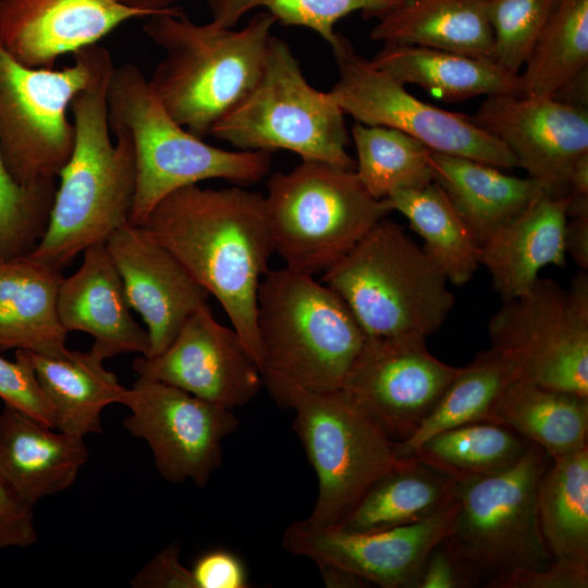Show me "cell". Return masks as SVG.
<instances>
[{"label":"cell","instance_id":"b9f144b4","mask_svg":"<svg viewBox=\"0 0 588 588\" xmlns=\"http://www.w3.org/2000/svg\"><path fill=\"white\" fill-rule=\"evenodd\" d=\"M588 569L561 560L544 568H522L493 579L487 588H587Z\"/></svg>","mask_w":588,"mask_h":588},{"label":"cell","instance_id":"ba28073f","mask_svg":"<svg viewBox=\"0 0 588 588\" xmlns=\"http://www.w3.org/2000/svg\"><path fill=\"white\" fill-rule=\"evenodd\" d=\"M265 204L274 252L286 268L314 277L392 211L385 199L368 193L355 170L315 160L273 173Z\"/></svg>","mask_w":588,"mask_h":588},{"label":"cell","instance_id":"52a82bcc","mask_svg":"<svg viewBox=\"0 0 588 588\" xmlns=\"http://www.w3.org/2000/svg\"><path fill=\"white\" fill-rule=\"evenodd\" d=\"M550 456L530 442L500 473L455 481L456 510L443 539L469 587L553 562L540 526L537 487Z\"/></svg>","mask_w":588,"mask_h":588},{"label":"cell","instance_id":"d4e9b609","mask_svg":"<svg viewBox=\"0 0 588 588\" xmlns=\"http://www.w3.org/2000/svg\"><path fill=\"white\" fill-rule=\"evenodd\" d=\"M488 5L489 0H395L376 19L370 39L493 60Z\"/></svg>","mask_w":588,"mask_h":588},{"label":"cell","instance_id":"2e32d148","mask_svg":"<svg viewBox=\"0 0 588 588\" xmlns=\"http://www.w3.org/2000/svg\"><path fill=\"white\" fill-rule=\"evenodd\" d=\"M474 121L500 139L517 167L553 196H567L577 161L588 155V110L554 97L487 96Z\"/></svg>","mask_w":588,"mask_h":588},{"label":"cell","instance_id":"681fc988","mask_svg":"<svg viewBox=\"0 0 588 588\" xmlns=\"http://www.w3.org/2000/svg\"><path fill=\"white\" fill-rule=\"evenodd\" d=\"M120 3L150 13L151 15L173 8L179 0H117Z\"/></svg>","mask_w":588,"mask_h":588},{"label":"cell","instance_id":"44dd1931","mask_svg":"<svg viewBox=\"0 0 588 588\" xmlns=\"http://www.w3.org/2000/svg\"><path fill=\"white\" fill-rule=\"evenodd\" d=\"M83 255L81 267L63 277L58 290L57 310L62 327L68 333L91 335V350L103 359L125 353L148 355V332L131 314L122 279L106 244L94 245Z\"/></svg>","mask_w":588,"mask_h":588},{"label":"cell","instance_id":"7bdbcfd3","mask_svg":"<svg viewBox=\"0 0 588 588\" xmlns=\"http://www.w3.org/2000/svg\"><path fill=\"white\" fill-rule=\"evenodd\" d=\"M191 572L195 588L249 587L244 564L224 549H213L198 556Z\"/></svg>","mask_w":588,"mask_h":588},{"label":"cell","instance_id":"e0dca14e","mask_svg":"<svg viewBox=\"0 0 588 588\" xmlns=\"http://www.w3.org/2000/svg\"><path fill=\"white\" fill-rule=\"evenodd\" d=\"M132 368L137 376L231 411L250 402L264 385L261 370L240 334L219 323L208 304L191 315L162 353L140 355Z\"/></svg>","mask_w":588,"mask_h":588},{"label":"cell","instance_id":"8fae6325","mask_svg":"<svg viewBox=\"0 0 588 588\" xmlns=\"http://www.w3.org/2000/svg\"><path fill=\"white\" fill-rule=\"evenodd\" d=\"M97 44L72 53L62 69L29 68L0 42V151L24 187L57 183L69 161L75 127L68 109L90 82Z\"/></svg>","mask_w":588,"mask_h":588},{"label":"cell","instance_id":"d6a6232c","mask_svg":"<svg viewBox=\"0 0 588 588\" xmlns=\"http://www.w3.org/2000/svg\"><path fill=\"white\" fill-rule=\"evenodd\" d=\"M519 76L524 97H553L588 69V0H555Z\"/></svg>","mask_w":588,"mask_h":588},{"label":"cell","instance_id":"1f68e13d","mask_svg":"<svg viewBox=\"0 0 588 588\" xmlns=\"http://www.w3.org/2000/svg\"><path fill=\"white\" fill-rule=\"evenodd\" d=\"M385 201L422 238L424 252L449 283L463 286L473 279L480 266V244L434 181L395 192Z\"/></svg>","mask_w":588,"mask_h":588},{"label":"cell","instance_id":"7c38bea8","mask_svg":"<svg viewBox=\"0 0 588 588\" xmlns=\"http://www.w3.org/2000/svg\"><path fill=\"white\" fill-rule=\"evenodd\" d=\"M491 348L519 380L588 397V274L568 289L538 278L490 318Z\"/></svg>","mask_w":588,"mask_h":588},{"label":"cell","instance_id":"d590c367","mask_svg":"<svg viewBox=\"0 0 588 588\" xmlns=\"http://www.w3.org/2000/svg\"><path fill=\"white\" fill-rule=\"evenodd\" d=\"M355 173L376 199L433 182L429 151L414 137L391 127L355 122L351 128Z\"/></svg>","mask_w":588,"mask_h":588},{"label":"cell","instance_id":"ab89813d","mask_svg":"<svg viewBox=\"0 0 588 588\" xmlns=\"http://www.w3.org/2000/svg\"><path fill=\"white\" fill-rule=\"evenodd\" d=\"M0 399L35 420L53 428V409L44 393L26 351H15V362L0 356Z\"/></svg>","mask_w":588,"mask_h":588},{"label":"cell","instance_id":"f35d334b","mask_svg":"<svg viewBox=\"0 0 588 588\" xmlns=\"http://www.w3.org/2000/svg\"><path fill=\"white\" fill-rule=\"evenodd\" d=\"M555 0H489L493 60L519 74Z\"/></svg>","mask_w":588,"mask_h":588},{"label":"cell","instance_id":"f6af8a7d","mask_svg":"<svg viewBox=\"0 0 588 588\" xmlns=\"http://www.w3.org/2000/svg\"><path fill=\"white\" fill-rule=\"evenodd\" d=\"M413 588H467L462 572L443 540L427 556Z\"/></svg>","mask_w":588,"mask_h":588},{"label":"cell","instance_id":"bcb514c9","mask_svg":"<svg viewBox=\"0 0 588 588\" xmlns=\"http://www.w3.org/2000/svg\"><path fill=\"white\" fill-rule=\"evenodd\" d=\"M565 252L578 267L588 269V215L567 218L564 232Z\"/></svg>","mask_w":588,"mask_h":588},{"label":"cell","instance_id":"4316f807","mask_svg":"<svg viewBox=\"0 0 588 588\" xmlns=\"http://www.w3.org/2000/svg\"><path fill=\"white\" fill-rule=\"evenodd\" d=\"M371 63L402 84L417 85L444 101L520 95L519 76L492 59L438 48L384 44Z\"/></svg>","mask_w":588,"mask_h":588},{"label":"cell","instance_id":"d6986e66","mask_svg":"<svg viewBox=\"0 0 588 588\" xmlns=\"http://www.w3.org/2000/svg\"><path fill=\"white\" fill-rule=\"evenodd\" d=\"M106 247L131 309L146 323L150 342L146 356L162 353L191 315L208 304V292L142 225H122Z\"/></svg>","mask_w":588,"mask_h":588},{"label":"cell","instance_id":"9a60e30c","mask_svg":"<svg viewBox=\"0 0 588 588\" xmlns=\"http://www.w3.org/2000/svg\"><path fill=\"white\" fill-rule=\"evenodd\" d=\"M426 340L367 336L341 389L394 442L419 428L461 370Z\"/></svg>","mask_w":588,"mask_h":588},{"label":"cell","instance_id":"c3c4849f","mask_svg":"<svg viewBox=\"0 0 588 588\" xmlns=\"http://www.w3.org/2000/svg\"><path fill=\"white\" fill-rule=\"evenodd\" d=\"M568 195L588 196V155L581 157L569 177Z\"/></svg>","mask_w":588,"mask_h":588},{"label":"cell","instance_id":"83f0119b","mask_svg":"<svg viewBox=\"0 0 588 588\" xmlns=\"http://www.w3.org/2000/svg\"><path fill=\"white\" fill-rule=\"evenodd\" d=\"M26 354L52 406L53 428L82 438L100 433L102 411L120 404L126 391L105 368V359L91 348L59 355Z\"/></svg>","mask_w":588,"mask_h":588},{"label":"cell","instance_id":"e575fe53","mask_svg":"<svg viewBox=\"0 0 588 588\" xmlns=\"http://www.w3.org/2000/svg\"><path fill=\"white\" fill-rule=\"evenodd\" d=\"M529 444L530 441L503 425L477 421L428 438L409 456L458 481L510 468Z\"/></svg>","mask_w":588,"mask_h":588},{"label":"cell","instance_id":"7dc6e473","mask_svg":"<svg viewBox=\"0 0 588 588\" xmlns=\"http://www.w3.org/2000/svg\"><path fill=\"white\" fill-rule=\"evenodd\" d=\"M322 583L328 588H365L372 585L362 576L329 563H316Z\"/></svg>","mask_w":588,"mask_h":588},{"label":"cell","instance_id":"74e56055","mask_svg":"<svg viewBox=\"0 0 588 588\" xmlns=\"http://www.w3.org/2000/svg\"><path fill=\"white\" fill-rule=\"evenodd\" d=\"M57 186H21L5 168L0 151V261L34 250L48 226Z\"/></svg>","mask_w":588,"mask_h":588},{"label":"cell","instance_id":"277c9868","mask_svg":"<svg viewBox=\"0 0 588 588\" xmlns=\"http://www.w3.org/2000/svg\"><path fill=\"white\" fill-rule=\"evenodd\" d=\"M256 329L264 385L317 392L342 389L367 338L331 287L286 267L259 283Z\"/></svg>","mask_w":588,"mask_h":588},{"label":"cell","instance_id":"ee69618b","mask_svg":"<svg viewBox=\"0 0 588 588\" xmlns=\"http://www.w3.org/2000/svg\"><path fill=\"white\" fill-rule=\"evenodd\" d=\"M134 588H195L192 572L180 560V548L170 544L155 555L130 581Z\"/></svg>","mask_w":588,"mask_h":588},{"label":"cell","instance_id":"836d02e7","mask_svg":"<svg viewBox=\"0 0 588 588\" xmlns=\"http://www.w3.org/2000/svg\"><path fill=\"white\" fill-rule=\"evenodd\" d=\"M518 380L513 367L493 348L480 352L448 387L434 408L407 439L394 442L397 458L409 456L428 438L462 425L489 421L509 385Z\"/></svg>","mask_w":588,"mask_h":588},{"label":"cell","instance_id":"7402d4cb","mask_svg":"<svg viewBox=\"0 0 588 588\" xmlns=\"http://www.w3.org/2000/svg\"><path fill=\"white\" fill-rule=\"evenodd\" d=\"M567 196L540 192L515 218L480 246V266L491 275L502 301L527 292L547 266L566 265L564 232Z\"/></svg>","mask_w":588,"mask_h":588},{"label":"cell","instance_id":"4fadbf2b","mask_svg":"<svg viewBox=\"0 0 588 588\" xmlns=\"http://www.w3.org/2000/svg\"><path fill=\"white\" fill-rule=\"evenodd\" d=\"M339 79L329 91L344 114L366 125L399 130L431 151L502 169L517 167L511 150L473 117L446 111L413 96L405 85L358 54L343 36L331 49Z\"/></svg>","mask_w":588,"mask_h":588},{"label":"cell","instance_id":"f546056e","mask_svg":"<svg viewBox=\"0 0 588 588\" xmlns=\"http://www.w3.org/2000/svg\"><path fill=\"white\" fill-rule=\"evenodd\" d=\"M489 421L540 445L550 458L588 445V397L519 379L504 391Z\"/></svg>","mask_w":588,"mask_h":588},{"label":"cell","instance_id":"8d00e7d4","mask_svg":"<svg viewBox=\"0 0 588 588\" xmlns=\"http://www.w3.org/2000/svg\"><path fill=\"white\" fill-rule=\"evenodd\" d=\"M395 0H206L212 22L233 28L248 12L261 9L275 22L286 26H303L316 32L330 46H339L343 35L335 24L344 16L359 11L365 19H377Z\"/></svg>","mask_w":588,"mask_h":588},{"label":"cell","instance_id":"8992f818","mask_svg":"<svg viewBox=\"0 0 588 588\" xmlns=\"http://www.w3.org/2000/svg\"><path fill=\"white\" fill-rule=\"evenodd\" d=\"M366 336L427 339L450 315L449 281L396 222L376 223L322 273Z\"/></svg>","mask_w":588,"mask_h":588},{"label":"cell","instance_id":"9c48e42d","mask_svg":"<svg viewBox=\"0 0 588 588\" xmlns=\"http://www.w3.org/2000/svg\"><path fill=\"white\" fill-rule=\"evenodd\" d=\"M344 115L329 91L307 82L289 44L272 35L254 87L210 135L241 150L284 149L302 160L355 170Z\"/></svg>","mask_w":588,"mask_h":588},{"label":"cell","instance_id":"60d3db41","mask_svg":"<svg viewBox=\"0 0 588 588\" xmlns=\"http://www.w3.org/2000/svg\"><path fill=\"white\" fill-rule=\"evenodd\" d=\"M33 509L0 474V551L37 541Z\"/></svg>","mask_w":588,"mask_h":588},{"label":"cell","instance_id":"3957f363","mask_svg":"<svg viewBox=\"0 0 588 588\" xmlns=\"http://www.w3.org/2000/svg\"><path fill=\"white\" fill-rule=\"evenodd\" d=\"M148 19L144 32L164 51L149 86L180 125L204 138L254 87L275 20L261 10L234 29L197 24L179 7Z\"/></svg>","mask_w":588,"mask_h":588},{"label":"cell","instance_id":"7a4b0ae2","mask_svg":"<svg viewBox=\"0 0 588 588\" xmlns=\"http://www.w3.org/2000/svg\"><path fill=\"white\" fill-rule=\"evenodd\" d=\"M114 65L110 52L97 46L89 84L73 98L75 140L62 169L48 226L28 255L57 271L66 269L87 248L106 244L130 222L136 187L135 154L130 135L114 130L113 144L107 90Z\"/></svg>","mask_w":588,"mask_h":588},{"label":"cell","instance_id":"ac0fdd59","mask_svg":"<svg viewBox=\"0 0 588 588\" xmlns=\"http://www.w3.org/2000/svg\"><path fill=\"white\" fill-rule=\"evenodd\" d=\"M456 501L416 524L375 532H348L338 527L315 529L293 522L282 536L287 552L346 568L372 586L413 588L431 550L442 541Z\"/></svg>","mask_w":588,"mask_h":588},{"label":"cell","instance_id":"ffe728a7","mask_svg":"<svg viewBox=\"0 0 588 588\" xmlns=\"http://www.w3.org/2000/svg\"><path fill=\"white\" fill-rule=\"evenodd\" d=\"M117 0H0V42L29 68L97 44L121 24L149 17Z\"/></svg>","mask_w":588,"mask_h":588},{"label":"cell","instance_id":"4dcf8cb0","mask_svg":"<svg viewBox=\"0 0 588 588\" xmlns=\"http://www.w3.org/2000/svg\"><path fill=\"white\" fill-rule=\"evenodd\" d=\"M550 461L537 487L546 544L553 559L588 569V445Z\"/></svg>","mask_w":588,"mask_h":588},{"label":"cell","instance_id":"484cf974","mask_svg":"<svg viewBox=\"0 0 588 588\" xmlns=\"http://www.w3.org/2000/svg\"><path fill=\"white\" fill-rule=\"evenodd\" d=\"M433 181L481 244L542 191L534 179L505 174L477 160L429 151Z\"/></svg>","mask_w":588,"mask_h":588},{"label":"cell","instance_id":"f1b7e54d","mask_svg":"<svg viewBox=\"0 0 588 588\" xmlns=\"http://www.w3.org/2000/svg\"><path fill=\"white\" fill-rule=\"evenodd\" d=\"M455 500V480L416 460L401 457L365 492L338 528L375 532L425 520Z\"/></svg>","mask_w":588,"mask_h":588},{"label":"cell","instance_id":"603a6c76","mask_svg":"<svg viewBox=\"0 0 588 588\" xmlns=\"http://www.w3.org/2000/svg\"><path fill=\"white\" fill-rule=\"evenodd\" d=\"M88 460L84 438L50 428L4 404L0 474L28 503L69 489Z\"/></svg>","mask_w":588,"mask_h":588},{"label":"cell","instance_id":"cb8c5ba5","mask_svg":"<svg viewBox=\"0 0 588 588\" xmlns=\"http://www.w3.org/2000/svg\"><path fill=\"white\" fill-rule=\"evenodd\" d=\"M61 271L20 257L0 261V353L23 350L42 355L68 351V331L57 310Z\"/></svg>","mask_w":588,"mask_h":588},{"label":"cell","instance_id":"30bf717a","mask_svg":"<svg viewBox=\"0 0 588 588\" xmlns=\"http://www.w3.org/2000/svg\"><path fill=\"white\" fill-rule=\"evenodd\" d=\"M267 389L281 407L294 411L293 429L317 476V499L302 523L315 529L339 526L397 461L394 441L343 390Z\"/></svg>","mask_w":588,"mask_h":588},{"label":"cell","instance_id":"5b68a950","mask_svg":"<svg viewBox=\"0 0 588 588\" xmlns=\"http://www.w3.org/2000/svg\"><path fill=\"white\" fill-rule=\"evenodd\" d=\"M107 110L110 131L126 132L134 147L136 187L130 216L134 225H143L156 205L181 187L215 179L245 186L269 174L271 152L222 149L180 125L135 64L114 66Z\"/></svg>","mask_w":588,"mask_h":588},{"label":"cell","instance_id":"6da1fadb","mask_svg":"<svg viewBox=\"0 0 588 588\" xmlns=\"http://www.w3.org/2000/svg\"><path fill=\"white\" fill-rule=\"evenodd\" d=\"M142 226L217 298L260 368L257 292L274 253L265 195L187 185L161 199Z\"/></svg>","mask_w":588,"mask_h":588},{"label":"cell","instance_id":"5bb4252c","mask_svg":"<svg viewBox=\"0 0 588 588\" xmlns=\"http://www.w3.org/2000/svg\"><path fill=\"white\" fill-rule=\"evenodd\" d=\"M120 404L130 409L123 427L146 441L158 473L173 483L205 487L222 464V441L238 427L233 411L140 376Z\"/></svg>","mask_w":588,"mask_h":588}]
</instances>
